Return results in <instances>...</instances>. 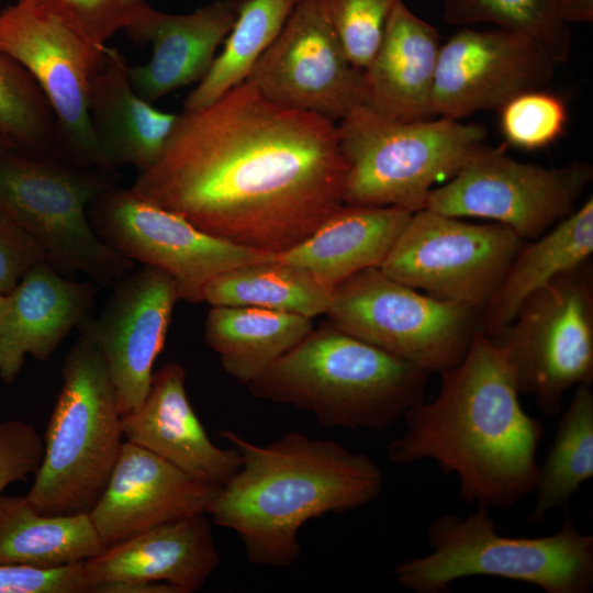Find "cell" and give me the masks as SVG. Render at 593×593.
I'll return each mask as SVG.
<instances>
[{"instance_id": "34", "label": "cell", "mask_w": 593, "mask_h": 593, "mask_svg": "<svg viewBox=\"0 0 593 593\" xmlns=\"http://www.w3.org/2000/svg\"><path fill=\"white\" fill-rule=\"evenodd\" d=\"M499 111L506 142L528 150L553 143L563 133L568 118L563 101L540 89L513 97Z\"/></svg>"}, {"instance_id": "9", "label": "cell", "mask_w": 593, "mask_h": 593, "mask_svg": "<svg viewBox=\"0 0 593 593\" xmlns=\"http://www.w3.org/2000/svg\"><path fill=\"white\" fill-rule=\"evenodd\" d=\"M479 312L443 301L368 268L337 286L325 314L336 328L428 372L459 363Z\"/></svg>"}, {"instance_id": "42", "label": "cell", "mask_w": 593, "mask_h": 593, "mask_svg": "<svg viewBox=\"0 0 593 593\" xmlns=\"http://www.w3.org/2000/svg\"><path fill=\"white\" fill-rule=\"evenodd\" d=\"M5 302H7V294L0 292V318L5 307Z\"/></svg>"}, {"instance_id": "40", "label": "cell", "mask_w": 593, "mask_h": 593, "mask_svg": "<svg viewBox=\"0 0 593 593\" xmlns=\"http://www.w3.org/2000/svg\"><path fill=\"white\" fill-rule=\"evenodd\" d=\"M89 593H179L178 590L163 582L110 581L94 584Z\"/></svg>"}, {"instance_id": "28", "label": "cell", "mask_w": 593, "mask_h": 593, "mask_svg": "<svg viewBox=\"0 0 593 593\" xmlns=\"http://www.w3.org/2000/svg\"><path fill=\"white\" fill-rule=\"evenodd\" d=\"M104 548L88 513L45 515L25 495L0 494V563L55 568Z\"/></svg>"}, {"instance_id": "38", "label": "cell", "mask_w": 593, "mask_h": 593, "mask_svg": "<svg viewBox=\"0 0 593 593\" xmlns=\"http://www.w3.org/2000/svg\"><path fill=\"white\" fill-rule=\"evenodd\" d=\"M44 452V439L24 421H0V494L10 484L37 471Z\"/></svg>"}, {"instance_id": "16", "label": "cell", "mask_w": 593, "mask_h": 593, "mask_svg": "<svg viewBox=\"0 0 593 593\" xmlns=\"http://www.w3.org/2000/svg\"><path fill=\"white\" fill-rule=\"evenodd\" d=\"M179 300L166 272L143 265L119 278L99 315H89L78 326L79 335L90 339L104 360L121 415L145 401Z\"/></svg>"}, {"instance_id": "2", "label": "cell", "mask_w": 593, "mask_h": 593, "mask_svg": "<svg viewBox=\"0 0 593 593\" xmlns=\"http://www.w3.org/2000/svg\"><path fill=\"white\" fill-rule=\"evenodd\" d=\"M437 395L410 407L405 432L388 446L398 465L432 459L459 479V499L506 508L534 492L541 421L523 409L503 348L480 329Z\"/></svg>"}, {"instance_id": "11", "label": "cell", "mask_w": 593, "mask_h": 593, "mask_svg": "<svg viewBox=\"0 0 593 593\" xmlns=\"http://www.w3.org/2000/svg\"><path fill=\"white\" fill-rule=\"evenodd\" d=\"M105 47L45 0H18L0 12V51L33 76L48 100L64 159L115 172L94 138L88 111L90 81Z\"/></svg>"}, {"instance_id": "7", "label": "cell", "mask_w": 593, "mask_h": 593, "mask_svg": "<svg viewBox=\"0 0 593 593\" xmlns=\"http://www.w3.org/2000/svg\"><path fill=\"white\" fill-rule=\"evenodd\" d=\"M347 172L343 203L425 209L435 184L450 179L483 144L485 127L458 120H401L359 105L337 125Z\"/></svg>"}, {"instance_id": "12", "label": "cell", "mask_w": 593, "mask_h": 593, "mask_svg": "<svg viewBox=\"0 0 593 593\" xmlns=\"http://www.w3.org/2000/svg\"><path fill=\"white\" fill-rule=\"evenodd\" d=\"M524 243L505 225L469 223L422 209L412 214L379 268L430 296L479 312Z\"/></svg>"}, {"instance_id": "26", "label": "cell", "mask_w": 593, "mask_h": 593, "mask_svg": "<svg viewBox=\"0 0 593 593\" xmlns=\"http://www.w3.org/2000/svg\"><path fill=\"white\" fill-rule=\"evenodd\" d=\"M533 240L522 246L479 311V329L489 337L500 334L535 292L588 264L593 253V199Z\"/></svg>"}, {"instance_id": "25", "label": "cell", "mask_w": 593, "mask_h": 593, "mask_svg": "<svg viewBox=\"0 0 593 593\" xmlns=\"http://www.w3.org/2000/svg\"><path fill=\"white\" fill-rule=\"evenodd\" d=\"M412 214L398 206L343 203L310 236L276 257L332 292L355 273L379 268Z\"/></svg>"}, {"instance_id": "15", "label": "cell", "mask_w": 593, "mask_h": 593, "mask_svg": "<svg viewBox=\"0 0 593 593\" xmlns=\"http://www.w3.org/2000/svg\"><path fill=\"white\" fill-rule=\"evenodd\" d=\"M282 108L342 120L365 102L363 70L355 67L321 0H299L246 79Z\"/></svg>"}, {"instance_id": "32", "label": "cell", "mask_w": 593, "mask_h": 593, "mask_svg": "<svg viewBox=\"0 0 593 593\" xmlns=\"http://www.w3.org/2000/svg\"><path fill=\"white\" fill-rule=\"evenodd\" d=\"M0 138L12 150L65 160L48 100L33 76L1 51Z\"/></svg>"}, {"instance_id": "27", "label": "cell", "mask_w": 593, "mask_h": 593, "mask_svg": "<svg viewBox=\"0 0 593 593\" xmlns=\"http://www.w3.org/2000/svg\"><path fill=\"white\" fill-rule=\"evenodd\" d=\"M314 328L313 318L249 306H211L204 340L225 372L248 385Z\"/></svg>"}, {"instance_id": "5", "label": "cell", "mask_w": 593, "mask_h": 593, "mask_svg": "<svg viewBox=\"0 0 593 593\" xmlns=\"http://www.w3.org/2000/svg\"><path fill=\"white\" fill-rule=\"evenodd\" d=\"M485 506L465 517L444 514L428 527L432 551L398 564L394 581L415 593H443L469 577H495L547 593H589L593 585V536L567 516L541 537L501 535Z\"/></svg>"}, {"instance_id": "21", "label": "cell", "mask_w": 593, "mask_h": 593, "mask_svg": "<svg viewBox=\"0 0 593 593\" xmlns=\"http://www.w3.org/2000/svg\"><path fill=\"white\" fill-rule=\"evenodd\" d=\"M97 293L94 282L66 278L46 260L29 269L7 294L0 318V378L12 383L26 356L47 360L91 315Z\"/></svg>"}, {"instance_id": "6", "label": "cell", "mask_w": 593, "mask_h": 593, "mask_svg": "<svg viewBox=\"0 0 593 593\" xmlns=\"http://www.w3.org/2000/svg\"><path fill=\"white\" fill-rule=\"evenodd\" d=\"M61 379L43 438V458L25 495L45 515L89 513L125 440L114 385L87 337L79 335L68 349Z\"/></svg>"}, {"instance_id": "33", "label": "cell", "mask_w": 593, "mask_h": 593, "mask_svg": "<svg viewBox=\"0 0 593 593\" xmlns=\"http://www.w3.org/2000/svg\"><path fill=\"white\" fill-rule=\"evenodd\" d=\"M444 16L454 25L492 23L523 34L555 64L571 52V31L559 16V0H445Z\"/></svg>"}, {"instance_id": "20", "label": "cell", "mask_w": 593, "mask_h": 593, "mask_svg": "<svg viewBox=\"0 0 593 593\" xmlns=\"http://www.w3.org/2000/svg\"><path fill=\"white\" fill-rule=\"evenodd\" d=\"M126 441L161 457L187 474L221 488L238 470L242 458L235 447L212 443L186 391V372L168 363L153 373L141 407L122 415Z\"/></svg>"}, {"instance_id": "35", "label": "cell", "mask_w": 593, "mask_h": 593, "mask_svg": "<svg viewBox=\"0 0 593 593\" xmlns=\"http://www.w3.org/2000/svg\"><path fill=\"white\" fill-rule=\"evenodd\" d=\"M399 0H321L349 61L365 70Z\"/></svg>"}, {"instance_id": "37", "label": "cell", "mask_w": 593, "mask_h": 593, "mask_svg": "<svg viewBox=\"0 0 593 593\" xmlns=\"http://www.w3.org/2000/svg\"><path fill=\"white\" fill-rule=\"evenodd\" d=\"M59 9L87 36L105 45L114 33L124 30L144 0H45Z\"/></svg>"}, {"instance_id": "29", "label": "cell", "mask_w": 593, "mask_h": 593, "mask_svg": "<svg viewBox=\"0 0 593 593\" xmlns=\"http://www.w3.org/2000/svg\"><path fill=\"white\" fill-rule=\"evenodd\" d=\"M332 292L304 270L275 257L214 278L204 289L211 306H249L313 318L325 314Z\"/></svg>"}, {"instance_id": "19", "label": "cell", "mask_w": 593, "mask_h": 593, "mask_svg": "<svg viewBox=\"0 0 593 593\" xmlns=\"http://www.w3.org/2000/svg\"><path fill=\"white\" fill-rule=\"evenodd\" d=\"M240 0H216L188 14H168L144 4L125 33L152 44L149 60L130 66L135 92L148 102L199 82L206 75L220 44L233 27Z\"/></svg>"}, {"instance_id": "31", "label": "cell", "mask_w": 593, "mask_h": 593, "mask_svg": "<svg viewBox=\"0 0 593 593\" xmlns=\"http://www.w3.org/2000/svg\"><path fill=\"white\" fill-rule=\"evenodd\" d=\"M298 1L240 0L236 21L226 36L223 51L186 97L182 111L204 108L246 81Z\"/></svg>"}, {"instance_id": "22", "label": "cell", "mask_w": 593, "mask_h": 593, "mask_svg": "<svg viewBox=\"0 0 593 593\" xmlns=\"http://www.w3.org/2000/svg\"><path fill=\"white\" fill-rule=\"evenodd\" d=\"M220 561L210 519L203 513L107 546L85 560V567L90 588L110 581H146L192 593L204 585Z\"/></svg>"}, {"instance_id": "36", "label": "cell", "mask_w": 593, "mask_h": 593, "mask_svg": "<svg viewBox=\"0 0 593 593\" xmlns=\"http://www.w3.org/2000/svg\"><path fill=\"white\" fill-rule=\"evenodd\" d=\"M85 560L55 568L0 563V593H89Z\"/></svg>"}, {"instance_id": "18", "label": "cell", "mask_w": 593, "mask_h": 593, "mask_svg": "<svg viewBox=\"0 0 593 593\" xmlns=\"http://www.w3.org/2000/svg\"><path fill=\"white\" fill-rule=\"evenodd\" d=\"M219 489L124 440L108 483L88 514L107 547L158 525L206 513Z\"/></svg>"}, {"instance_id": "24", "label": "cell", "mask_w": 593, "mask_h": 593, "mask_svg": "<svg viewBox=\"0 0 593 593\" xmlns=\"http://www.w3.org/2000/svg\"><path fill=\"white\" fill-rule=\"evenodd\" d=\"M88 111L94 138L114 170L150 167L179 115L154 108L135 92L126 58L113 47H105L104 59L91 78Z\"/></svg>"}, {"instance_id": "10", "label": "cell", "mask_w": 593, "mask_h": 593, "mask_svg": "<svg viewBox=\"0 0 593 593\" xmlns=\"http://www.w3.org/2000/svg\"><path fill=\"white\" fill-rule=\"evenodd\" d=\"M519 395L548 416L564 394L593 379V283L588 264L530 295L495 337Z\"/></svg>"}, {"instance_id": "23", "label": "cell", "mask_w": 593, "mask_h": 593, "mask_svg": "<svg viewBox=\"0 0 593 593\" xmlns=\"http://www.w3.org/2000/svg\"><path fill=\"white\" fill-rule=\"evenodd\" d=\"M440 46L437 29L399 0L363 70V104L401 120L432 119Z\"/></svg>"}, {"instance_id": "13", "label": "cell", "mask_w": 593, "mask_h": 593, "mask_svg": "<svg viewBox=\"0 0 593 593\" xmlns=\"http://www.w3.org/2000/svg\"><path fill=\"white\" fill-rule=\"evenodd\" d=\"M88 217L110 248L166 272L176 283L180 300L190 303L203 302L205 287L217 276L276 257L213 236L116 183L90 203Z\"/></svg>"}, {"instance_id": "4", "label": "cell", "mask_w": 593, "mask_h": 593, "mask_svg": "<svg viewBox=\"0 0 593 593\" xmlns=\"http://www.w3.org/2000/svg\"><path fill=\"white\" fill-rule=\"evenodd\" d=\"M429 374L328 323L247 387L254 396L309 412L326 427L381 430L424 400Z\"/></svg>"}, {"instance_id": "3", "label": "cell", "mask_w": 593, "mask_h": 593, "mask_svg": "<svg viewBox=\"0 0 593 593\" xmlns=\"http://www.w3.org/2000/svg\"><path fill=\"white\" fill-rule=\"evenodd\" d=\"M219 434L242 463L206 514L237 534L254 564L291 566L301 555L298 536L306 522L359 508L382 492L379 466L336 441L291 432L259 446L228 429Z\"/></svg>"}, {"instance_id": "8", "label": "cell", "mask_w": 593, "mask_h": 593, "mask_svg": "<svg viewBox=\"0 0 593 593\" xmlns=\"http://www.w3.org/2000/svg\"><path fill=\"white\" fill-rule=\"evenodd\" d=\"M116 179V172L0 149V211L40 243L55 269L112 287L136 264L100 239L88 208Z\"/></svg>"}, {"instance_id": "41", "label": "cell", "mask_w": 593, "mask_h": 593, "mask_svg": "<svg viewBox=\"0 0 593 593\" xmlns=\"http://www.w3.org/2000/svg\"><path fill=\"white\" fill-rule=\"evenodd\" d=\"M559 16L567 23L593 21V0H559Z\"/></svg>"}, {"instance_id": "17", "label": "cell", "mask_w": 593, "mask_h": 593, "mask_svg": "<svg viewBox=\"0 0 593 593\" xmlns=\"http://www.w3.org/2000/svg\"><path fill=\"white\" fill-rule=\"evenodd\" d=\"M555 65L523 34L465 27L440 46L434 114L459 120L478 111L500 110L513 97L547 85Z\"/></svg>"}, {"instance_id": "39", "label": "cell", "mask_w": 593, "mask_h": 593, "mask_svg": "<svg viewBox=\"0 0 593 593\" xmlns=\"http://www.w3.org/2000/svg\"><path fill=\"white\" fill-rule=\"evenodd\" d=\"M44 260L40 243L0 211V292L10 293L29 269Z\"/></svg>"}, {"instance_id": "14", "label": "cell", "mask_w": 593, "mask_h": 593, "mask_svg": "<svg viewBox=\"0 0 593 593\" xmlns=\"http://www.w3.org/2000/svg\"><path fill=\"white\" fill-rule=\"evenodd\" d=\"M592 174L584 163L546 168L481 144L446 183L432 190L425 209L491 220L533 240L573 212Z\"/></svg>"}, {"instance_id": "30", "label": "cell", "mask_w": 593, "mask_h": 593, "mask_svg": "<svg viewBox=\"0 0 593 593\" xmlns=\"http://www.w3.org/2000/svg\"><path fill=\"white\" fill-rule=\"evenodd\" d=\"M593 477V392L590 384L575 388L563 412L546 460L538 470L536 502L528 524L541 523L552 510L568 513L579 488Z\"/></svg>"}, {"instance_id": "1", "label": "cell", "mask_w": 593, "mask_h": 593, "mask_svg": "<svg viewBox=\"0 0 593 593\" xmlns=\"http://www.w3.org/2000/svg\"><path fill=\"white\" fill-rule=\"evenodd\" d=\"M346 172L334 121L277 105L246 80L182 111L130 188L213 236L278 254L343 204Z\"/></svg>"}]
</instances>
